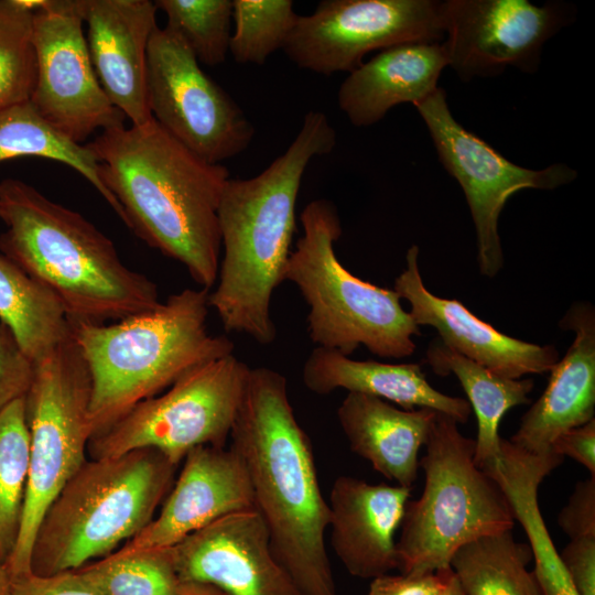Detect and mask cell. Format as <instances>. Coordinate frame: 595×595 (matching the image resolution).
<instances>
[{
    "instance_id": "obj_16",
    "label": "cell",
    "mask_w": 595,
    "mask_h": 595,
    "mask_svg": "<svg viewBox=\"0 0 595 595\" xmlns=\"http://www.w3.org/2000/svg\"><path fill=\"white\" fill-rule=\"evenodd\" d=\"M172 552L181 582L212 584L227 595H303L274 558L255 509L215 520Z\"/></svg>"
},
{
    "instance_id": "obj_20",
    "label": "cell",
    "mask_w": 595,
    "mask_h": 595,
    "mask_svg": "<svg viewBox=\"0 0 595 595\" xmlns=\"http://www.w3.org/2000/svg\"><path fill=\"white\" fill-rule=\"evenodd\" d=\"M411 489L351 476L333 483L328 506L331 545L349 574L375 578L398 570L394 536Z\"/></svg>"
},
{
    "instance_id": "obj_19",
    "label": "cell",
    "mask_w": 595,
    "mask_h": 595,
    "mask_svg": "<svg viewBox=\"0 0 595 595\" xmlns=\"http://www.w3.org/2000/svg\"><path fill=\"white\" fill-rule=\"evenodd\" d=\"M87 24V46L111 104L132 126L151 121L147 94L148 46L156 25L150 0H77Z\"/></svg>"
},
{
    "instance_id": "obj_1",
    "label": "cell",
    "mask_w": 595,
    "mask_h": 595,
    "mask_svg": "<svg viewBox=\"0 0 595 595\" xmlns=\"http://www.w3.org/2000/svg\"><path fill=\"white\" fill-rule=\"evenodd\" d=\"M86 145L125 224L209 290L220 261L218 207L228 169L197 156L154 119L104 130Z\"/></svg>"
},
{
    "instance_id": "obj_34",
    "label": "cell",
    "mask_w": 595,
    "mask_h": 595,
    "mask_svg": "<svg viewBox=\"0 0 595 595\" xmlns=\"http://www.w3.org/2000/svg\"><path fill=\"white\" fill-rule=\"evenodd\" d=\"M32 18L21 0H0V110L31 98L36 77Z\"/></svg>"
},
{
    "instance_id": "obj_30",
    "label": "cell",
    "mask_w": 595,
    "mask_h": 595,
    "mask_svg": "<svg viewBox=\"0 0 595 595\" xmlns=\"http://www.w3.org/2000/svg\"><path fill=\"white\" fill-rule=\"evenodd\" d=\"M30 466L25 397L0 412V556L11 555L20 531Z\"/></svg>"
},
{
    "instance_id": "obj_31",
    "label": "cell",
    "mask_w": 595,
    "mask_h": 595,
    "mask_svg": "<svg viewBox=\"0 0 595 595\" xmlns=\"http://www.w3.org/2000/svg\"><path fill=\"white\" fill-rule=\"evenodd\" d=\"M100 595H176L172 548L118 551L77 569Z\"/></svg>"
},
{
    "instance_id": "obj_36",
    "label": "cell",
    "mask_w": 595,
    "mask_h": 595,
    "mask_svg": "<svg viewBox=\"0 0 595 595\" xmlns=\"http://www.w3.org/2000/svg\"><path fill=\"white\" fill-rule=\"evenodd\" d=\"M10 595H100L78 570L51 575L31 572L11 577Z\"/></svg>"
},
{
    "instance_id": "obj_5",
    "label": "cell",
    "mask_w": 595,
    "mask_h": 595,
    "mask_svg": "<svg viewBox=\"0 0 595 595\" xmlns=\"http://www.w3.org/2000/svg\"><path fill=\"white\" fill-rule=\"evenodd\" d=\"M208 294L185 289L111 324L69 321L90 379L91 437L192 369L234 354L228 337L207 331Z\"/></svg>"
},
{
    "instance_id": "obj_24",
    "label": "cell",
    "mask_w": 595,
    "mask_h": 595,
    "mask_svg": "<svg viewBox=\"0 0 595 595\" xmlns=\"http://www.w3.org/2000/svg\"><path fill=\"white\" fill-rule=\"evenodd\" d=\"M304 386L326 396L337 389L374 396L404 410L428 408L466 423L472 408L463 398L434 389L418 364L354 360L336 350L315 347L302 369Z\"/></svg>"
},
{
    "instance_id": "obj_13",
    "label": "cell",
    "mask_w": 595,
    "mask_h": 595,
    "mask_svg": "<svg viewBox=\"0 0 595 595\" xmlns=\"http://www.w3.org/2000/svg\"><path fill=\"white\" fill-rule=\"evenodd\" d=\"M444 36V1L324 0L299 15L283 51L298 67L328 76L353 72L371 51Z\"/></svg>"
},
{
    "instance_id": "obj_3",
    "label": "cell",
    "mask_w": 595,
    "mask_h": 595,
    "mask_svg": "<svg viewBox=\"0 0 595 595\" xmlns=\"http://www.w3.org/2000/svg\"><path fill=\"white\" fill-rule=\"evenodd\" d=\"M336 140L327 116L310 110L288 149L262 172L226 183L218 207L223 257L208 294L226 332L261 345L274 342L271 300L285 280L302 178L310 162L329 154Z\"/></svg>"
},
{
    "instance_id": "obj_32",
    "label": "cell",
    "mask_w": 595,
    "mask_h": 595,
    "mask_svg": "<svg viewBox=\"0 0 595 595\" xmlns=\"http://www.w3.org/2000/svg\"><path fill=\"white\" fill-rule=\"evenodd\" d=\"M299 15L291 0H232L229 53L234 61L263 65L283 50Z\"/></svg>"
},
{
    "instance_id": "obj_39",
    "label": "cell",
    "mask_w": 595,
    "mask_h": 595,
    "mask_svg": "<svg viewBox=\"0 0 595 595\" xmlns=\"http://www.w3.org/2000/svg\"><path fill=\"white\" fill-rule=\"evenodd\" d=\"M559 556L577 595H595V538L572 539Z\"/></svg>"
},
{
    "instance_id": "obj_7",
    "label": "cell",
    "mask_w": 595,
    "mask_h": 595,
    "mask_svg": "<svg viewBox=\"0 0 595 595\" xmlns=\"http://www.w3.org/2000/svg\"><path fill=\"white\" fill-rule=\"evenodd\" d=\"M300 220L303 234L291 251L284 279L309 305L312 342L345 356L360 345L381 358L412 355L420 327L396 291L361 280L338 260L334 246L343 231L335 205L326 198L313 199Z\"/></svg>"
},
{
    "instance_id": "obj_22",
    "label": "cell",
    "mask_w": 595,
    "mask_h": 595,
    "mask_svg": "<svg viewBox=\"0 0 595 595\" xmlns=\"http://www.w3.org/2000/svg\"><path fill=\"white\" fill-rule=\"evenodd\" d=\"M447 66L443 41L390 46L363 62L343 80L337 93L338 107L351 125L372 126L394 106H414L432 95Z\"/></svg>"
},
{
    "instance_id": "obj_33",
    "label": "cell",
    "mask_w": 595,
    "mask_h": 595,
    "mask_svg": "<svg viewBox=\"0 0 595 595\" xmlns=\"http://www.w3.org/2000/svg\"><path fill=\"white\" fill-rule=\"evenodd\" d=\"M154 4L165 13V26L185 41L199 63L214 67L226 61L232 0H156Z\"/></svg>"
},
{
    "instance_id": "obj_38",
    "label": "cell",
    "mask_w": 595,
    "mask_h": 595,
    "mask_svg": "<svg viewBox=\"0 0 595 595\" xmlns=\"http://www.w3.org/2000/svg\"><path fill=\"white\" fill-rule=\"evenodd\" d=\"M558 523L570 539L595 538V476L578 482L558 516Z\"/></svg>"
},
{
    "instance_id": "obj_28",
    "label": "cell",
    "mask_w": 595,
    "mask_h": 595,
    "mask_svg": "<svg viewBox=\"0 0 595 595\" xmlns=\"http://www.w3.org/2000/svg\"><path fill=\"white\" fill-rule=\"evenodd\" d=\"M531 558L530 548L509 530L461 547L450 566L464 595H542L533 572L527 570Z\"/></svg>"
},
{
    "instance_id": "obj_17",
    "label": "cell",
    "mask_w": 595,
    "mask_h": 595,
    "mask_svg": "<svg viewBox=\"0 0 595 595\" xmlns=\"http://www.w3.org/2000/svg\"><path fill=\"white\" fill-rule=\"evenodd\" d=\"M183 461L160 512L116 551L173 548L226 515L255 509L247 470L230 446H197Z\"/></svg>"
},
{
    "instance_id": "obj_8",
    "label": "cell",
    "mask_w": 595,
    "mask_h": 595,
    "mask_svg": "<svg viewBox=\"0 0 595 595\" xmlns=\"http://www.w3.org/2000/svg\"><path fill=\"white\" fill-rule=\"evenodd\" d=\"M436 412L419 461L421 496L405 505L397 545L402 574L450 567L453 554L482 537L512 530L515 517L498 482L475 462V441Z\"/></svg>"
},
{
    "instance_id": "obj_43",
    "label": "cell",
    "mask_w": 595,
    "mask_h": 595,
    "mask_svg": "<svg viewBox=\"0 0 595 595\" xmlns=\"http://www.w3.org/2000/svg\"><path fill=\"white\" fill-rule=\"evenodd\" d=\"M444 595H464L462 587L454 574L448 588L446 589Z\"/></svg>"
},
{
    "instance_id": "obj_10",
    "label": "cell",
    "mask_w": 595,
    "mask_h": 595,
    "mask_svg": "<svg viewBox=\"0 0 595 595\" xmlns=\"http://www.w3.org/2000/svg\"><path fill=\"white\" fill-rule=\"evenodd\" d=\"M250 367L234 354L201 365L90 439L91 458L154 448L178 465L197 446L225 447Z\"/></svg>"
},
{
    "instance_id": "obj_29",
    "label": "cell",
    "mask_w": 595,
    "mask_h": 595,
    "mask_svg": "<svg viewBox=\"0 0 595 595\" xmlns=\"http://www.w3.org/2000/svg\"><path fill=\"white\" fill-rule=\"evenodd\" d=\"M19 156H39L66 164L80 173L125 223L120 204L105 187L98 161L87 148L51 127L29 101L0 110V162Z\"/></svg>"
},
{
    "instance_id": "obj_15",
    "label": "cell",
    "mask_w": 595,
    "mask_h": 595,
    "mask_svg": "<svg viewBox=\"0 0 595 595\" xmlns=\"http://www.w3.org/2000/svg\"><path fill=\"white\" fill-rule=\"evenodd\" d=\"M574 14L571 6L559 2L446 0L443 44L448 66L464 82L497 76L509 66L534 73L547 41Z\"/></svg>"
},
{
    "instance_id": "obj_18",
    "label": "cell",
    "mask_w": 595,
    "mask_h": 595,
    "mask_svg": "<svg viewBox=\"0 0 595 595\" xmlns=\"http://www.w3.org/2000/svg\"><path fill=\"white\" fill-rule=\"evenodd\" d=\"M418 257L419 247L412 245L405 255V268L393 284L399 298L410 304L409 314L418 326L435 328L445 346L509 379L550 371L559 360L553 346L510 337L478 318L459 301L432 294L423 284Z\"/></svg>"
},
{
    "instance_id": "obj_4",
    "label": "cell",
    "mask_w": 595,
    "mask_h": 595,
    "mask_svg": "<svg viewBox=\"0 0 595 595\" xmlns=\"http://www.w3.org/2000/svg\"><path fill=\"white\" fill-rule=\"evenodd\" d=\"M0 251L60 301L72 322L104 324L156 307V284L126 267L113 242L79 213L28 183L0 182Z\"/></svg>"
},
{
    "instance_id": "obj_25",
    "label": "cell",
    "mask_w": 595,
    "mask_h": 595,
    "mask_svg": "<svg viewBox=\"0 0 595 595\" xmlns=\"http://www.w3.org/2000/svg\"><path fill=\"white\" fill-rule=\"evenodd\" d=\"M562 462L563 457L553 453L531 454L515 446L509 440L501 439L498 456L483 468L498 482L515 519L528 536L536 563L532 572L542 595H577L553 545L538 504L541 482Z\"/></svg>"
},
{
    "instance_id": "obj_11",
    "label": "cell",
    "mask_w": 595,
    "mask_h": 595,
    "mask_svg": "<svg viewBox=\"0 0 595 595\" xmlns=\"http://www.w3.org/2000/svg\"><path fill=\"white\" fill-rule=\"evenodd\" d=\"M147 94L152 118L208 163L221 164L239 155L255 138L245 111L167 26H156L149 42Z\"/></svg>"
},
{
    "instance_id": "obj_37",
    "label": "cell",
    "mask_w": 595,
    "mask_h": 595,
    "mask_svg": "<svg viewBox=\"0 0 595 595\" xmlns=\"http://www.w3.org/2000/svg\"><path fill=\"white\" fill-rule=\"evenodd\" d=\"M453 576L451 566L420 575L388 573L371 580L367 595H444Z\"/></svg>"
},
{
    "instance_id": "obj_9",
    "label": "cell",
    "mask_w": 595,
    "mask_h": 595,
    "mask_svg": "<svg viewBox=\"0 0 595 595\" xmlns=\"http://www.w3.org/2000/svg\"><path fill=\"white\" fill-rule=\"evenodd\" d=\"M34 366L25 396L29 478L18 540L6 561L10 577L31 572L32 547L42 517L87 459L93 436L89 374L72 333Z\"/></svg>"
},
{
    "instance_id": "obj_42",
    "label": "cell",
    "mask_w": 595,
    "mask_h": 595,
    "mask_svg": "<svg viewBox=\"0 0 595 595\" xmlns=\"http://www.w3.org/2000/svg\"><path fill=\"white\" fill-rule=\"evenodd\" d=\"M11 577L6 561L0 556V595H10Z\"/></svg>"
},
{
    "instance_id": "obj_23",
    "label": "cell",
    "mask_w": 595,
    "mask_h": 595,
    "mask_svg": "<svg viewBox=\"0 0 595 595\" xmlns=\"http://www.w3.org/2000/svg\"><path fill=\"white\" fill-rule=\"evenodd\" d=\"M436 411L399 409L380 398L348 392L337 409L350 450L397 485L410 488Z\"/></svg>"
},
{
    "instance_id": "obj_2",
    "label": "cell",
    "mask_w": 595,
    "mask_h": 595,
    "mask_svg": "<svg viewBox=\"0 0 595 595\" xmlns=\"http://www.w3.org/2000/svg\"><path fill=\"white\" fill-rule=\"evenodd\" d=\"M229 439L247 470L274 558L303 595H337L325 545L329 506L282 374L250 368Z\"/></svg>"
},
{
    "instance_id": "obj_14",
    "label": "cell",
    "mask_w": 595,
    "mask_h": 595,
    "mask_svg": "<svg viewBox=\"0 0 595 595\" xmlns=\"http://www.w3.org/2000/svg\"><path fill=\"white\" fill-rule=\"evenodd\" d=\"M83 24L77 0H44L33 11L36 77L30 102L51 127L79 144L126 118L97 78Z\"/></svg>"
},
{
    "instance_id": "obj_40",
    "label": "cell",
    "mask_w": 595,
    "mask_h": 595,
    "mask_svg": "<svg viewBox=\"0 0 595 595\" xmlns=\"http://www.w3.org/2000/svg\"><path fill=\"white\" fill-rule=\"evenodd\" d=\"M551 453L575 459L595 476V419L561 433L552 442Z\"/></svg>"
},
{
    "instance_id": "obj_27",
    "label": "cell",
    "mask_w": 595,
    "mask_h": 595,
    "mask_svg": "<svg viewBox=\"0 0 595 595\" xmlns=\"http://www.w3.org/2000/svg\"><path fill=\"white\" fill-rule=\"evenodd\" d=\"M0 322L34 364L71 336V322L55 295L2 253Z\"/></svg>"
},
{
    "instance_id": "obj_21",
    "label": "cell",
    "mask_w": 595,
    "mask_h": 595,
    "mask_svg": "<svg viewBox=\"0 0 595 595\" xmlns=\"http://www.w3.org/2000/svg\"><path fill=\"white\" fill-rule=\"evenodd\" d=\"M575 338L564 357L550 369L541 397L521 418L509 440L531 454L551 453L563 432L583 425L595 414V312L588 303H575L560 322Z\"/></svg>"
},
{
    "instance_id": "obj_6",
    "label": "cell",
    "mask_w": 595,
    "mask_h": 595,
    "mask_svg": "<svg viewBox=\"0 0 595 595\" xmlns=\"http://www.w3.org/2000/svg\"><path fill=\"white\" fill-rule=\"evenodd\" d=\"M177 466L154 448L86 459L42 517L31 571H73L118 550L154 518Z\"/></svg>"
},
{
    "instance_id": "obj_41",
    "label": "cell",
    "mask_w": 595,
    "mask_h": 595,
    "mask_svg": "<svg viewBox=\"0 0 595 595\" xmlns=\"http://www.w3.org/2000/svg\"><path fill=\"white\" fill-rule=\"evenodd\" d=\"M176 595H227L218 587L202 582H181Z\"/></svg>"
},
{
    "instance_id": "obj_26",
    "label": "cell",
    "mask_w": 595,
    "mask_h": 595,
    "mask_svg": "<svg viewBox=\"0 0 595 595\" xmlns=\"http://www.w3.org/2000/svg\"><path fill=\"white\" fill-rule=\"evenodd\" d=\"M425 361L436 375L452 374L461 382L477 419L475 462L484 468L500 452V421L509 409L530 402L533 380L501 377L437 339L430 344Z\"/></svg>"
},
{
    "instance_id": "obj_35",
    "label": "cell",
    "mask_w": 595,
    "mask_h": 595,
    "mask_svg": "<svg viewBox=\"0 0 595 595\" xmlns=\"http://www.w3.org/2000/svg\"><path fill=\"white\" fill-rule=\"evenodd\" d=\"M34 369V363L21 349L9 328L0 322V412L26 396Z\"/></svg>"
},
{
    "instance_id": "obj_12",
    "label": "cell",
    "mask_w": 595,
    "mask_h": 595,
    "mask_svg": "<svg viewBox=\"0 0 595 595\" xmlns=\"http://www.w3.org/2000/svg\"><path fill=\"white\" fill-rule=\"evenodd\" d=\"M414 107L442 165L465 194L476 231L479 271L493 278L504 267L498 218L510 196L526 188L555 190L573 182L577 172L564 163L531 170L509 161L453 117L441 87Z\"/></svg>"
}]
</instances>
